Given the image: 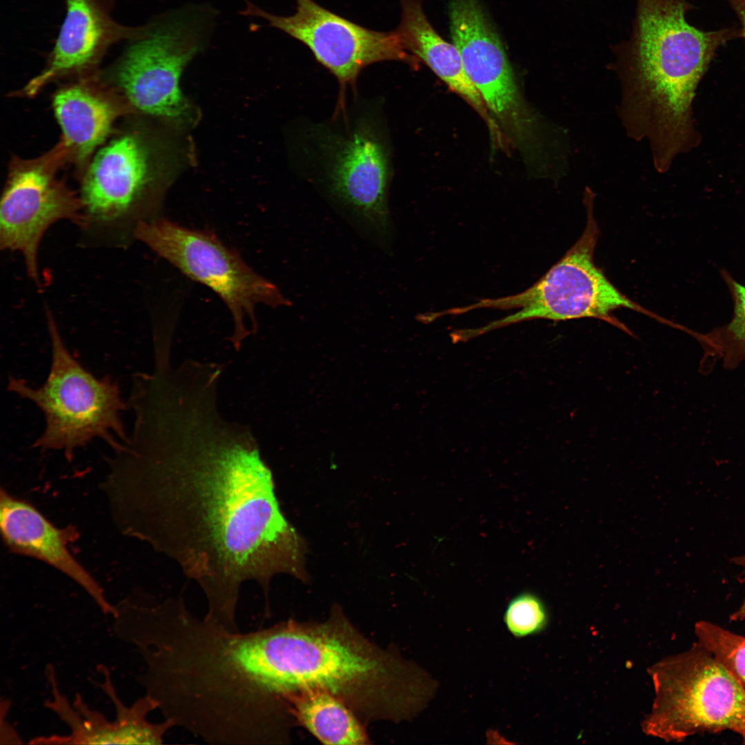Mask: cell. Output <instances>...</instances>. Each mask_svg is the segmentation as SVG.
<instances>
[{
    "instance_id": "obj_1",
    "label": "cell",
    "mask_w": 745,
    "mask_h": 745,
    "mask_svg": "<svg viewBox=\"0 0 745 745\" xmlns=\"http://www.w3.org/2000/svg\"><path fill=\"white\" fill-rule=\"evenodd\" d=\"M217 388L186 379L149 396L103 488L121 533L175 562L203 592L205 618L237 630L241 585L255 582L270 611L275 576L308 581L307 547L251 430L219 414Z\"/></svg>"
},
{
    "instance_id": "obj_2",
    "label": "cell",
    "mask_w": 745,
    "mask_h": 745,
    "mask_svg": "<svg viewBox=\"0 0 745 745\" xmlns=\"http://www.w3.org/2000/svg\"><path fill=\"white\" fill-rule=\"evenodd\" d=\"M685 0H638L633 38L618 63L619 114L628 135L647 139L653 165L668 170L700 136L693 117L697 86L736 28L703 31L686 20Z\"/></svg>"
},
{
    "instance_id": "obj_3",
    "label": "cell",
    "mask_w": 745,
    "mask_h": 745,
    "mask_svg": "<svg viewBox=\"0 0 745 745\" xmlns=\"http://www.w3.org/2000/svg\"><path fill=\"white\" fill-rule=\"evenodd\" d=\"M296 153L304 179L378 245L391 237L392 146L380 99L337 103L330 119L304 121Z\"/></svg>"
},
{
    "instance_id": "obj_4",
    "label": "cell",
    "mask_w": 745,
    "mask_h": 745,
    "mask_svg": "<svg viewBox=\"0 0 745 745\" xmlns=\"http://www.w3.org/2000/svg\"><path fill=\"white\" fill-rule=\"evenodd\" d=\"M157 155L150 135L127 117L97 150L79 177L83 246L126 248L141 223L158 218Z\"/></svg>"
},
{
    "instance_id": "obj_5",
    "label": "cell",
    "mask_w": 745,
    "mask_h": 745,
    "mask_svg": "<svg viewBox=\"0 0 745 745\" xmlns=\"http://www.w3.org/2000/svg\"><path fill=\"white\" fill-rule=\"evenodd\" d=\"M217 11L190 3L164 12L139 28L121 56L101 77L135 114L182 121L190 115L180 78L209 43Z\"/></svg>"
},
{
    "instance_id": "obj_6",
    "label": "cell",
    "mask_w": 745,
    "mask_h": 745,
    "mask_svg": "<svg viewBox=\"0 0 745 745\" xmlns=\"http://www.w3.org/2000/svg\"><path fill=\"white\" fill-rule=\"evenodd\" d=\"M52 345V361L47 379L32 388L22 379L10 377L8 389L35 404L43 412L45 428L34 446L62 450L70 458L74 450L95 438L112 447L128 438L121 414L126 407L119 386L109 377L97 378L69 352L54 318L46 310Z\"/></svg>"
},
{
    "instance_id": "obj_7",
    "label": "cell",
    "mask_w": 745,
    "mask_h": 745,
    "mask_svg": "<svg viewBox=\"0 0 745 745\" xmlns=\"http://www.w3.org/2000/svg\"><path fill=\"white\" fill-rule=\"evenodd\" d=\"M593 191L586 188L584 201L587 221L582 235L539 280L522 292L482 299L460 308L462 313L479 308L519 309L482 327L472 328L475 337L526 320L565 321L584 317L604 320L632 335L623 324L611 316L613 311L622 308L668 322L622 293L595 264L593 255L599 228L593 216Z\"/></svg>"
},
{
    "instance_id": "obj_8",
    "label": "cell",
    "mask_w": 745,
    "mask_h": 745,
    "mask_svg": "<svg viewBox=\"0 0 745 745\" xmlns=\"http://www.w3.org/2000/svg\"><path fill=\"white\" fill-rule=\"evenodd\" d=\"M655 699L644 733L679 742L699 733L730 731L745 744V689L698 642L663 659L648 670Z\"/></svg>"
},
{
    "instance_id": "obj_9",
    "label": "cell",
    "mask_w": 745,
    "mask_h": 745,
    "mask_svg": "<svg viewBox=\"0 0 745 745\" xmlns=\"http://www.w3.org/2000/svg\"><path fill=\"white\" fill-rule=\"evenodd\" d=\"M135 239L221 299L232 316L230 341L237 350L247 337L257 331L258 306L275 308L291 304L275 284L255 271L212 232L158 217L141 223Z\"/></svg>"
},
{
    "instance_id": "obj_10",
    "label": "cell",
    "mask_w": 745,
    "mask_h": 745,
    "mask_svg": "<svg viewBox=\"0 0 745 745\" xmlns=\"http://www.w3.org/2000/svg\"><path fill=\"white\" fill-rule=\"evenodd\" d=\"M68 162L60 139L51 149L32 159L12 156L0 206V248L22 255L28 276L40 284L38 253L46 230L61 220L79 225L81 201L59 177Z\"/></svg>"
},
{
    "instance_id": "obj_11",
    "label": "cell",
    "mask_w": 745,
    "mask_h": 745,
    "mask_svg": "<svg viewBox=\"0 0 745 745\" xmlns=\"http://www.w3.org/2000/svg\"><path fill=\"white\" fill-rule=\"evenodd\" d=\"M464 70L479 92L496 127H500L535 175L547 177L564 163L553 149L550 132L519 91L496 32L481 28L465 34L457 44ZM553 172H554L553 171Z\"/></svg>"
},
{
    "instance_id": "obj_12",
    "label": "cell",
    "mask_w": 745,
    "mask_h": 745,
    "mask_svg": "<svg viewBox=\"0 0 745 745\" xmlns=\"http://www.w3.org/2000/svg\"><path fill=\"white\" fill-rule=\"evenodd\" d=\"M295 14L278 16L247 1L241 14L266 19L299 41L315 59L337 79L339 99L346 98L361 70L385 61L415 65L417 59L406 52L396 31L370 30L321 6L313 0H296Z\"/></svg>"
},
{
    "instance_id": "obj_13",
    "label": "cell",
    "mask_w": 745,
    "mask_h": 745,
    "mask_svg": "<svg viewBox=\"0 0 745 745\" xmlns=\"http://www.w3.org/2000/svg\"><path fill=\"white\" fill-rule=\"evenodd\" d=\"M66 14L44 68L23 88L12 92L33 98L48 85L98 72L107 50L115 43L132 39L139 28L115 22L105 0H66Z\"/></svg>"
},
{
    "instance_id": "obj_14",
    "label": "cell",
    "mask_w": 745,
    "mask_h": 745,
    "mask_svg": "<svg viewBox=\"0 0 745 745\" xmlns=\"http://www.w3.org/2000/svg\"><path fill=\"white\" fill-rule=\"evenodd\" d=\"M52 105L69 164L75 167L78 177L112 135L117 121L135 115L99 72L68 80L55 91Z\"/></svg>"
},
{
    "instance_id": "obj_15",
    "label": "cell",
    "mask_w": 745,
    "mask_h": 745,
    "mask_svg": "<svg viewBox=\"0 0 745 745\" xmlns=\"http://www.w3.org/2000/svg\"><path fill=\"white\" fill-rule=\"evenodd\" d=\"M0 528L11 553L37 559L58 570L80 586L103 613L114 615L115 607L103 589L68 548L77 537L72 526L57 527L31 504L1 488Z\"/></svg>"
},
{
    "instance_id": "obj_16",
    "label": "cell",
    "mask_w": 745,
    "mask_h": 745,
    "mask_svg": "<svg viewBox=\"0 0 745 745\" xmlns=\"http://www.w3.org/2000/svg\"><path fill=\"white\" fill-rule=\"evenodd\" d=\"M52 699L46 706L56 713L70 727L71 733L66 736L53 735L39 738L40 744H160L168 727L165 722L151 723L146 717L155 710L152 702L146 697L137 700L131 706L121 702L115 689L107 695L116 709L117 717L109 722L100 713L91 710L79 695H76L74 708L58 686L52 689Z\"/></svg>"
},
{
    "instance_id": "obj_17",
    "label": "cell",
    "mask_w": 745,
    "mask_h": 745,
    "mask_svg": "<svg viewBox=\"0 0 745 745\" xmlns=\"http://www.w3.org/2000/svg\"><path fill=\"white\" fill-rule=\"evenodd\" d=\"M401 21L396 29L404 50L422 61L453 91L477 110L491 128L493 121L468 77L454 44L441 38L428 21L420 0H399Z\"/></svg>"
},
{
    "instance_id": "obj_18",
    "label": "cell",
    "mask_w": 745,
    "mask_h": 745,
    "mask_svg": "<svg viewBox=\"0 0 745 745\" xmlns=\"http://www.w3.org/2000/svg\"><path fill=\"white\" fill-rule=\"evenodd\" d=\"M295 723L325 744L359 745L369 743L364 724L337 697L321 691L303 693L290 700Z\"/></svg>"
},
{
    "instance_id": "obj_19",
    "label": "cell",
    "mask_w": 745,
    "mask_h": 745,
    "mask_svg": "<svg viewBox=\"0 0 745 745\" xmlns=\"http://www.w3.org/2000/svg\"><path fill=\"white\" fill-rule=\"evenodd\" d=\"M720 274L730 292L733 312L730 321L706 333L685 330L701 344L704 350L706 370L721 361L726 369L736 368L745 361V286L738 282L725 269Z\"/></svg>"
},
{
    "instance_id": "obj_20",
    "label": "cell",
    "mask_w": 745,
    "mask_h": 745,
    "mask_svg": "<svg viewBox=\"0 0 745 745\" xmlns=\"http://www.w3.org/2000/svg\"><path fill=\"white\" fill-rule=\"evenodd\" d=\"M695 633L697 642L711 653L745 689V636L703 620L695 623Z\"/></svg>"
},
{
    "instance_id": "obj_21",
    "label": "cell",
    "mask_w": 745,
    "mask_h": 745,
    "mask_svg": "<svg viewBox=\"0 0 745 745\" xmlns=\"http://www.w3.org/2000/svg\"><path fill=\"white\" fill-rule=\"evenodd\" d=\"M503 620L512 635L523 638L543 631L548 624L549 615L544 602L538 595L523 591L509 601Z\"/></svg>"
},
{
    "instance_id": "obj_22",
    "label": "cell",
    "mask_w": 745,
    "mask_h": 745,
    "mask_svg": "<svg viewBox=\"0 0 745 745\" xmlns=\"http://www.w3.org/2000/svg\"><path fill=\"white\" fill-rule=\"evenodd\" d=\"M742 25V37L745 38V0H728Z\"/></svg>"
},
{
    "instance_id": "obj_23",
    "label": "cell",
    "mask_w": 745,
    "mask_h": 745,
    "mask_svg": "<svg viewBox=\"0 0 745 745\" xmlns=\"http://www.w3.org/2000/svg\"><path fill=\"white\" fill-rule=\"evenodd\" d=\"M733 561L735 564L745 567V557L735 558ZM731 619L733 620L745 619V599L739 609L731 616Z\"/></svg>"
}]
</instances>
